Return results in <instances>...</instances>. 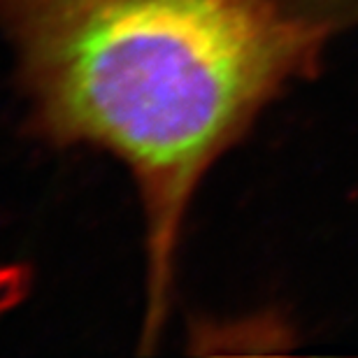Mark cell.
I'll list each match as a JSON object with an SVG mask.
<instances>
[{
	"label": "cell",
	"mask_w": 358,
	"mask_h": 358,
	"mask_svg": "<svg viewBox=\"0 0 358 358\" xmlns=\"http://www.w3.org/2000/svg\"><path fill=\"white\" fill-rule=\"evenodd\" d=\"M326 24L291 0H0L26 131L126 166L145 217L159 340L184 217L221 154L317 61Z\"/></svg>",
	"instance_id": "cell-1"
},
{
	"label": "cell",
	"mask_w": 358,
	"mask_h": 358,
	"mask_svg": "<svg viewBox=\"0 0 358 358\" xmlns=\"http://www.w3.org/2000/svg\"><path fill=\"white\" fill-rule=\"evenodd\" d=\"M326 3V14L324 21L328 26L333 24L335 19H358V0H324Z\"/></svg>",
	"instance_id": "cell-2"
}]
</instances>
